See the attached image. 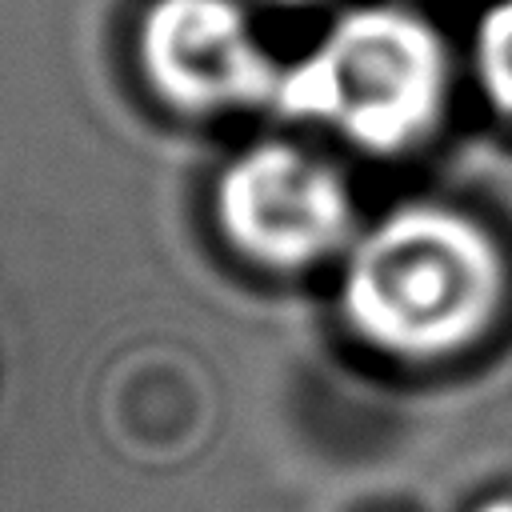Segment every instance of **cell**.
<instances>
[{
    "label": "cell",
    "instance_id": "obj_5",
    "mask_svg": "<svg viewBox=\"0 0 512 512\" xmlns=\"http://www.w3.org/2000/svg\"><path fill=\"white\" fill-rule=\"evenodd\" d=\"M472 72L488 104L512 120V0H492L472 32Z\"/></svg>",
    "mask_w": 512,
    "mask_h": 512
},
{
    "label": "cell",
    "instance_id": "obj_3",
    "mask_svg": "<svg viewBox=\"0 0 512 512\" xmlns=\"http://www.w3.org/2000/svg\"><path fill=\"white\" fill-rule=\"evenodd\" d=\"M212 208L224 240L268 268L316 264L352 232V196L336 168L288 140L236 152L216 176Z\"/></svg>",
    "mask_w": 512,
    "mask_h": 512
},
{
    "label": "cell",
    "instance_id": "obj_6",
    "mask_svg": "<svg viewBox=\"0 0 512 512\" xmlns=\"http://www.w3.org/2000/svg\"><path fill=\"white\" fill-rule=\"evenodd\" d=\"M480 512H512V500H508V496H500V500H488Z\"/></svg>",
    "mask_w": 512,
    "mask_h": 512
},
{
    "label": "cell",
    "instance_id": "obj_1",
    "mask_svg": "<svg viewBox=\"0 0 512 512\" xmlns=\"http://www.w3.org/2000/svg\"><path fill=\"white\" fill-rule=\"evenodd\" d=\"M500 296L492 236L444 204H404L356 236L340 272L352 332L396 356H444L472 340Z\"/></svg>",
    "mask_w": 512,
    "mask_h": 512
},
{
    "label": "cell",
    "instance_id": "obj_2",
    "mask_svg": "<svg viewBox=\"0 0 512 512\" xmlns=\"http://www.w3.org/2000/svg\"><path fill=\"white\" fill-rule=\"evenodd\" d=\"M448 88V48L424 16L400 4H360L340 12L292 64H280L272 108L392 156L428 140Z\"/></svg>",
    "mask_w": 512,
    "mask_h": 512
},
{
    "label": "cell",
    "instance_id": "obj_4",
    "mask_svg": "<svg viewBox=\"0 0 512 512\" xmlns=\"http://www.w3.org/2000/svg\"><path fill=\"white\" fill-rule=\"evenodd\" d=\"M136 56L156 96L180 112L272 104L280 72L236 0H152Z\"/></svg>",
    "mask_w": 512,
    "mask_h": 512
},
{
    "label": "cell",
    "instance_id": "obj_7",
    "mask_svg": "<svg viewBox=\"0 0 512 512\" xmlns=\"http://www.w3.org/2000/svg\"><path fill=\"white\" fill-rule=\"evenodd\" d=\"M276 4H308V0H276Z\"/></svg>",
    "mask_w": 512,
    "mask_h": 512
}]
</instances>
